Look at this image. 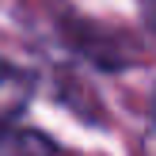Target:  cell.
Returning a JSON list of instances; mask_svg holds the SVG:
<instances>
[{
    "label": "cell",
    "mask_w": 156,
    "mask_h": 156,
    "mask_svg": "<svg viewBox=\"0 0 156 156\" xmlns=\"http://www.w3.org/2000/svg\"><path fill=\"white\" fill-rule=\"evenodd\" d=\"M30 91H34V76L8 65V61H0V122L15 118L30 103Z\"/></svg>",
    "instance_id": "1"
},
{
    "label": "cell",
    "mask_w": 156,
    "mask_h": 156,
    "mask_svg": "<svg viewBox=\"0 0 156 156\" xmlns=\"http://www.w3.org/2000/svg\"><path fill=\"white\" fill-rule=\"evenodd\" d=\"M0 145H8V149H38V152H53L57 149V141L53 137H46V133H8V137H0Z\"/></svg>",
    "instance_id": "2"
},
{
    "label": "cell",
    "mask_w": 156,
    "mask_h": 156,
    "mask_svg": "<svg viewBox=\"0 0 156 156\" xmlns=\"http://www.w3.org/2000/svg\"><path fill=\"white\" fill-rule=\"evenodd\" d=\"M141 4V19H145V27L156 30V0H137Z\"/></svg>",
    "instance_id": "3"
},
{
    "label": "cell",
    "mask_w": 156,
    "mask_h": 156,
    "mask_svg": "<svg viewBox=\"0 0 156 156\" xmlns=\"http://www.w3.org/2000/svg\"><path fill=\"white\" fill-rule=\"evenodd\" d=\"M152 114H156V99H152Z\"/></svg>",
    "instance_id": "4"
}]
</instances>
